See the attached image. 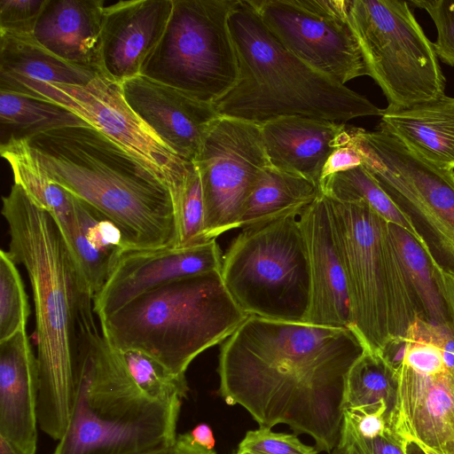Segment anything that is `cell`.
I'll use <instances>...</instances> for the list:
<instances>
[{
    "label": "cell",
    "instance_id": "1",
    "mask_svg": "<svg viewBox=\"0 0 454 454\" xmlns=\"http://www.w3.org/2000/svg\"><path fill=\"white\" fill-rule=\"evenodd\" d=\"M364 351L351 329L249 316L221 347L218 393L260 427L286 424L330 453L340 437L348 372Z\"/></svg>",
    "mask_w": 454,
    "mask_h": 454
},
{
    "label": "cell",
    "instance_id": "2",
    "mask_svg": "<svg viewBox=\"0 0 454 454\" xmlns=\"http://www.w3.org/2000/svg\"><path fill=\"white\" fill-rule=\"evenodd\" d=\"M2 201L10 235L7 252L26 270L35 306L38 424L59 441L73 408L81 326L95 314L94 294L52 215L16 184Z\"/></svg>",
    "mask_w": 454,
    "mask_h": 454
},
{
    "label": "cell",
    "instance_id": "3",
    "mask_svg": "<svg viewBox=\"0 0 454 454\" xmlns=\"http://www.w3.org/2000/svg\"><path fill=\"white\" fill-rule=\"evenodd\" d=\"M26 142L51 180L118 226L127 247H176L169 191L98 129L66 127Z\"/></svg>",
    "mask_w": 454,
    "mask_h": 454
},
{
    "label": "cell",
    "instance_id": "4",
    "mask_svg": "<svg viewBox=\"0 0 454 454\" xmlns=\"http://www.w3.org/2000/svg\"><path fill=\"white\" fill-rule=\"evenodd\" d=\"M229 27L239 75L214 106L223 117L262 125L290 116L344 123L381 115L365 97L311 68L270 30L250 0H239Z\"/></svg>",
    "mask_w": 454,
    "mask_h": 454
},
{
    "label": "cell",
    "instance_id": "5",
    "mask_svg": "<svg viewBox=\"0 0 454 454\" xmlns=\"http://www.w3.org/2000/svg\"><path fill=\"white\" fill-rule=\"evenodd\" d=\"M182 402L146 397L119 351L98 331L90 332L79 344L69 422L51 454H144L170 447Z\"/></svg>",
    "mask_w": 454,
    "mask_h": 454
},
{
    "label": "cell",
    "instance_id": "6",
    "mask_svg": "<svg viewBox=\"0 0 454 454\" xmlns=\"http://www.w3.org/2000/svg\"><path fill=\"white\" fill-rule=\"evenodd\" d=\"M227 292L221 271L182 278L135 298L99 319L118 350L142 351L177 376L248 317Z\"/></svg>",
    "mask_w": 454,
    "mask_h": 454
},
{
    "label": "cell",
    "instance_id": "7",
    "mask_svg": "<svg viewBox=\"0 0 454 454\" xmlns=\"http://www.w3.org/2000/svg\"><path fill=\"white\" fill-rule=\"evenodd\" d=\"M326 199L347 280L351 330L366 351L398 349L411 323L424 317L389 224L364 200Z\"/></svg>",
    "mask_w": 454,
    "mask_h": 454
},
{
    "label": "cell",
    "instance_id": "8",
    "mask_svg": "<svg viewBox=\"0 0 454 454\" xmlns=\"http://www.w3.org/2000/svg\"><path fill=\"white\" fill-rule=\"evenodd\" d=\"M221 276L247 316L304 323L311 282L299 216L244 228L223 257Z\"/></svg>",
    "mask_w": 454,
    "mask_h": 454
},
{
    "label": "cell",
    "instance_id": "9",
    "mask_svg": "<svg viewBox=\"0 0 454 454\" xmlns=\"http://www.w3.org/2000/svg\"><path fill=\"white\" fill-rule=\"evenodd\" d=\"M239 0H173L165 32L141 74L215 104L236 83L238 59L229 27Z\"/></svg>",
    "mask_w": 454,
    "mask_h": 454
},
{
    "label": "cell",
    "instance_id": "10",
    "mask_svg": "<svg viewBox=\"0 0 454 454\" xmlns=\"http://www.w3.org/2000/svg\"><path fill=\"white\" fill-rule=\"evenodd\" d=\"M348 19L369 76L387 107H409L444 95L446 81L434 44L408 2L349 0Z\"/></svg>",
    "mask_w": 454,
    "mask_h": 454
},
{
    "label": "cell",
    "instance_id": "11",
    "mask_svg": "<svg viewBox=\"0 0 454 454\" xmlns=\"http://www.w3.org/2000/svg\"><path fill=\"white\" fill-rule=\"evenodd\" d=\"M363 166L413 220L454 271V174L438 168L408 150L389 134L349 127Z\"/></svg>",
    "mask_w": 454,
    "mask_h": 454
},
{
    "label": "cell",
    "instance_id": "12",
    "mask_svg": "<svg viewBox=\"0 0 454 454\" xmlns=\"http://www.w3.org/2000/svg\"><path fill=\"white\" fill-rule=\"evenodd\" d=\"M59 104L74 112L149 170L169 191L173 204L189 162L179 158L136 114L120 83L98 74L86 85L25 81L10 90Z\"/></svg>",
    "mask_w": 454,
    "mask_h": 454
},
{
    "label": "cell",
    "instance_id": "13",
    "mask_svg": "<svg viewBox=\"0 0 454 454\" xmlns=\"http://www.w3.org/2000/svg\"><path fill=\"white\" fill-rule=\"evenodd\" d=\"M250 1L270 30L311 68L342 85L369 75L349 22V0Z\"/></svg>",
    "mask_w": 454,
    "mask_h": 454
},
{
    "label": "cell",
    "instance_id": "14",
    "mask_svg": "<svg viewBox=\"0 0 454 454\" xmlns=\"http://www.w3.org/2000/svg\"><path fill=\"white\" fill-rule=\"evenodd\" d=\"M202 185L207 241L239 228L248 196L270 165L260 125L221 116L192 161Z\"/></svg>",
    "mask_w": 454,
    "mask_h": 454
},
{
    "label": "cell",
    "instance_id": "15",
    "mask_svg": "<svg viewBox=\"0 0 454 454\" xmlns=\"http://www.w3.org/2000/svg\"><path fill=\"white\" fill-rule=\"evenodd\" d=\"M223 257L216 239L190 247L125 248L113 262L108 276L93 299L99 319L129 301L171 282L221 271Z\"/></svg>",
    "mask_w": 454,
    "mask_h": 454
},
{
    "label": "cell",
    "instance_id": "16",
    "mask_svg": "<svg viewBox=\"0 0 454 454\" xmlns=\"http://www.w3.org/2000/svg\"><path fill=\"white\" fill-rule=\"evenodd\" d=\"M121 86L136 114L185 161L195 160L208 132L221 117L214 104L142 74Z\"/></svg>",
    "mask_w": 454,
    "mask_h": 454
},
{
    "label": "cell",
    "instance_id": "17",
    "mask_svg": "<svg viewBox=\"0 0 454 454\" xmlns=\"http://www.w3.org/2000/svg\"><path fill=\"white\" fill-rule=\"evenodd\" d=\"M390 427L407 441L439 454L454 453V395L450 372L428 375L400 362Z\"/></svg>",
    "mask_w": 454,
    "mask_h": 454
},
{
    "label": "cell",
    "instance_id": "18",
    "mask_svg": "<svg viewBox=\"0 0 454 454\" xmlns=\"http://www.w3.org/2000/svg\"><path fill=\"white\" fill-rule=\"evenodd\" d=\"M172 10L173 0H127L106 5L100 73L120 84L140 75L165 32Z\"/></svg>",
    "mask_w": 454,
    "mask_h": 454
},
{
    "label": "cell",
    "instance_id": "19",
    "mask_svg": "<svg viewBox=\"0 0 454 454\" xmlns=\"http://www.w3.org/2000/svg\"><path fill=\"white\" fill-rule=\"evenodd\" d=\"M305 239L311 282L310 304L304 323L351 329L345 271L331 226L326 197L320 193L299 215Z\"/></svg>",
    "mask_w": 454,
    "mask_h": 454
},
{
    "label": "cell",
    "instance_id": "20",
    "mask_svg": "<svg viewBox=\"0 0 454 454\" xmlns=\"http://www.w3.org/2000/svg\"><path fill=\"white\" fill-rule=\"evenodd\" d=\"M39 371L27 331L0 341V436L19 454H35Z\"/></svg>",
    "mask_w": 454,
    "mask_h": 454
},
{
    "label": "cell",
    "instance_id": "21",
    "mask_svg": "<svg viewBox=\"0 0 454 454\" xmlns=\"http://www.w3.org/2000/svg\"><path fill=\"white\" fill-rule=\"evenodd\" d=\"M260 128L270 164L300 176L319 189L328 157L351 137L345 123L302 116L278 118Z\"/></svg>",
    "mask_w": 454,
    "mask_h": 454
},
{
    "label": "cell",
    "instance_id": "22",
    "mask_svg": "<svg viewBox=\"0 0 454 454\" xmlns=\"http://www.w3.org/2000/svg\"><path fill=\"white\" fill-rule=\"evenodd\" d=\"M103 0H48L32 36L61 59L100 73Z\"/></svg>",
    "mask_w": 454,
    "mask_h": 454
},
{
    "label": "cell",
    "instance_id": "23",
    "mask_svg": "<svg viewBox=\"0 0 454 454\" xmlns=\"http://www.w3.org/2000/svg\"><path fill=\"white\" fill-rule=\"evenodd\" d=\"M379 129L415 155L454 172V98L445 94L403 108L382 109Z\"/></svg>",
    "mask_w": 454,
    "mask_h": 454
},
{
    "label": "cell",
    "instance_id": "24",
    "mask_svg": "<svg viewBox=\"0 0 454 454\" xmlns=\"http://www.w3.org/2000/svg\"><path fill=\"white\" fill-rule=\"evenodd\" d=\"M98 74L61 59L32 34L0 32L1 90H10L25 81L86 85Z\"/></svg>",
    "mask_w": 454,
    "mask_h": 454
},
{
    "label": "cell",
    "instance_id": "25",
    "mask_svg": "<svg viewBox=\"0 0 454 454\" xmlns=\"http://www.w3.org/2000/svg\"><path fill=\"white\" fill-rule=\"evenodd\" d=\"M73 201L77 228L65 241L95 296L106 282L113 262L128 247L121 230L109 218L74 196Z\"/></svg>",
    "mask_w": 454,
    "mask_h": 454
},
{
    "label": "cell",
    "instance_id": "26",
    "mask_svg": "<svg viewBox=\"0 0 454 454\" xmlns=\"http://www.w3.org/2000/svg\"><path fill=\"white\" fill-rule=\"evenodd\" d=\"M321 190L309 180L268 165L243 207L239 228L300 215Z\"/></svg>",
    "mask_w": 454,
    "mask_h": 454
},
{
    "label": "cell",
    "instance_id": "27",
    "mask_svg": "<svg viewBox=\"0 0 454 454\" xmlns=\"http://www.w3.org/2000/svg\"><path fill=\"white\" fill-rule=\"evenodd\" d=\"M0 153L11 167L14 184L52 215L64 239H69L77 228L73 196L50 178L26 140L1 144Z\"/></svg>",
    "mask_w": 454,
    "mask_h": 454
},
{
    "label": "cell",
    "instance_id": "28",
    "mask_svg": "<svg viewBox=\"0 0 454 454\" xmlns=\"http://www.w3.org/2000/svg\"><path fill=\"white\" fill-rule=\"evenodd\" d=\"M1 144L66 127L90 126L69 109L44 99L0 90Z\"/></svg>",
    "mask_w": 454,
    "mask_h": 454
},
{
    "label": "cell",
    "instance_id": "29",
    "mask_svg": "<svg viewBox=\"0 0 454 454\" xmlns=\"http://www.w3.org/2000/svg\"><path fill=\"white\" fill-rule=\"evenodd\" d=\"M321 192L326 197L340 201L364 200L387 223L407 231L427 254L432 253L415 221L387 193L363 165L328 176L321 184Z\"/></svg>",
    "mask_w": 454,
    "mask_h": 454
},
{
    "label": "cell",
    "instance_id": "30",
    "mask_svg": "<svg viewBox=\"0 0 454 454\" xmlns=\"http://www.w3.org/2000/svg\"><path fill=\"white\" fill-rule=\"evenodd\" d=\"M396 391L395 368L381 353L365 350L348 372L343 411L384 403L391 416Z\"/></svg>",
    "mask_w": 454,
    "mask_h": 454
},
{
    "label": "cell",
    "instance_id": "31",
    "mask_svg": "<svg viewBox=\"0 0 454 454\" xmlns=\"http://www.w3.org/2000/svg\"><path fill=\"white\" fill-rule=\"evenodd\" d=\"M388 224L390 234L424 318L436 324L450 322L426 252L403 229L392 223Z\"/></svg>",
    "mask_w": 454,
    "mask_h": 454
},
{
    "label": "cell",
    "instance_id": "32",
    "mask_svg": "<svg viewBox=\"0 0 454 454\" xmlns=\"http://www.w3.org/2000/svg\"><path fill=\"white\" fill-rule=\"evenodd\" d=\"M118 350V349H117ZM133 381L149 399L168 402L184 399L189 392L184 376H177L149 355L137 350H118Z\"/></svg>",
    "mask_w": 454,
    "mask_h": 454
},
{
    "label": "cell",
    "instance_id": "33",
    "mask_svg": "<svg viewBox=\"0 0 454 454\" xmlns=\"http://www.w3.org/2000/svg\"><path fill=\"white\" fill-rule=\"evenodd\" d=\"M176 245L190 247L207 242L205 236V207L201 180L193 162H189L184 184L174 204Z\"/></svg>",
    "mask_w": 454,
    "mask_h": 454
},
{
    "label": "cell",
    "instance_id": "34",
    "mask_svg": "<svg viewBox=\"0 0 454 454\" xmlns=\"http://www.w3.org/2000/svg\"><path fill=\"white\" fill-rule=\"evenodd\" d=\"M30 307L16 263L7 251H0V341L25 330Z\"/></svg>",
    "mask_w": 454,
    "mask_h": 454
},
{
    "label": "cell",
    "instance_id": "35",
    "mask_svg": "<svg viewBox=\"0 0 454 454\" xmlns=\"http://www.w3.org/2000/svg\"><path fill=\"white\" fill-rule=\"evenodd\" d=\"M238 450L251 454H317L316 448L301 442L295 434L277 433L265 427L247 431Z\"/></svg>",
    "mask_w": 454,
    "mask_h": 454
},
{
    "label": "cell",
    "instance_id": "36",
    "mask_svg": "<svg viewBox=\"0 0 454 454\" xmlns=\"http://www.w3.org/2000/svg\"><path fill=\"white\" fill-rule=\"evenodd\" d=\"M424 9L432 18L437 30L434 43V51L440 59L454 67V0L412 1Z\"/></svg>",
    "mask_w": 454,
    "mask_h": 454
},
{
    "label": "cell",
    "instance_id": "37",
    "mask_svg": "<svg viewBox=\"0 0 454 454\" xmlns=\"http://www.w3.org/2000/svg\"><path fill=\"white\" fill-rule=\"evenodd\" d=\"M48 0H0V32L32 34Z\"/></svg>",
    "mask_w": 454,
    "mask_h": 454
},
{
    "label": "cell",
    "instance_id": "38",
    "mask_svg": "<svg viewBox=\"0 0 454 454\" xmlns=\"http://www.w3.org/2000/svg\"><path fill=\"white\" fill-rule=\"evenodd\" d=\"M400 362L428 375L450 372L442 349L427 341L403 342L395 358L396 364Z\"/></svg>",
    "mask_w": 454,
    "mask_h": 454
},
{
    "label": "cell",
    "instance_id": "39",
    "mask_svg": "<svg viewBox=\"0 0 454 454\" xmlns=\"http://www.w3.org/2000/svg\"><path fill=\"white\" fill-rule=\"evenodd\" d=\"M427 341L442 349L450 372L454 371V329L450 322L436 324L417 317L408 328L404 341Z\"/></svg>",
    "mask_w": 454,
    "mask_h": 454
},
{
    "label": "cell",
    "instance_id": "40",
    "mask_svg": "<svg viewBox=\"0 0 454 454\" xmlns=\"http://www.w3.org/2000/svg\"><path fill=\"white\" fill-rule=\"evenodd\" d=\"M350 131V129H349ZM351 136V134H350ZM363 164V158L358 149L350 141L342 146L335 149L328 157L323 168L321 184L328 176L347 171ZM321 189V185H320Z\"/></svg>",
    "mask_w": 454,
    "mask_h": 454
},
{
    "label": "cell",
    "instance_id": "41",
    "mask_svg": "<svg viewBox=\"0 0 454 454\" xmlns=\"http://www.w3.org/2000/svg\"><path fill=\"white\" fill-rule=\"evenodd\" d=\"M433 278L444 302L449 321L454 329V271L443 267L434 254L427 255Z\"/></svg>",
    "mask_w": 454,
    "mask_h": 454
},
{
    "label": "cell",
    "instance_id": "42",
    "mask_svg": "<svg viewBox=\"0 0 454 454\" xmlns=\"http://www.w3.org/2000/svg\"><path fill=\"white\" fill-rule=\"evenodd\" d=\"M358 436L365 445L368 454H407V440L390 426L374 437L364 438L359 434Z\"/></svg>",
    "mask_w": 454,
    "mask_h": 454
},
{
    "label": "cell",
    "instance_id": "43",
    "mask_svg": "<svg viewBox=\"0 0 454 454\" xmlns=\"http://www.w3.org/2000/svg\"><path fill=\"white\" fill-rule=\"evenodd\" d=\"M330 454H368L362 439L345 417L342 419L339 440Z\"/></svg>",
    "mask_w": 454,
    "mask_h": 454
},
{
    "label": "cell",
    "instance_id": "44",
    "mask_svg": "<svg viewBox=\"0 0 454 454\" xmlns=\"http://www.w3.org/2000/svg\"><path fill=\"white\" fill-rule=\"evenodd\" d=\"M170 454H216V452L195 443L189 432H187L177 434Z\"/></svg>",
    "mask_w": 454,
    "mask_h": 454
},
{
    "label": "cell",
    "instance_id": "45",
    "mask_svg": "<svg viewBox=\"0 0 454 454\" xmlns=\"http://www.w3.org/2000/svg\"><path fill=\"white\" fill-rule=\"evenodd\" d=\"M192 441L198 445L213 450L215 439L212 428L207 423H200L189 432Z\"/></svg>",
    "mask_w": 454,
    "mask_h": 454
},
{
    "label": "cell",
    "instance_id": "46",
    "mask_svg": "<svg viewBox=\"0 0 454 454\" xmlns=\"http://www.w3.org/2000/svg\"><path fill=\"white\" fill-rule=\"evenodd\" d=\"M406 450L407 454H439L414 441H407Z\"/></svg>",
    "mask_w": 454,
    "mask_h": 454
},
{
    "label": "cell",
    "instance_id": "47",
    "mask_svg": "<svg viewBox=\"0 0 454 454\" xmlns=\"http://www.w3.org/2000/svg\"><path fill=\"white\" fill-rule=\"evenodd\" d=\"M0 454H19L14 448L2 436H0Z\"/></svg>",
    "mask_w": 454,
    "mask_h": 454
},
{
    "label": "cell",
    "instance_id": "48",
    "mask_svg": "<svg viewBox=\"0 0 454 454\" xmlns=\"http://www.w3.org/2000/svg\"><path fill=\"white\" fill-rule=\"evenodd\" d=\"M172 446L167 447V448H161V449L154 450L144 453V454H170L171 453V450H172Z\"/></svg>",
    "mask_w": 454,
    "mask_h": 454
},
{
    "label": "cell",
    "instance_id": "49",
    "mask_svg": "<svg viewBox=\"0 0 454 454\" xmlns=\"http://www.w3.org/2000/svg\"><path fill=\"white\" fill-rule=\"evenodd\" d=\"M450 377H451V384H452V389H453V395H454V371L450 372Z\"/></svg>",
    "mask_w": 454,
    "mask_h": 454
},
{
    "label": "cell",
    "instance_id": "50",
    "mask_svg": "<svg viewBox=\"0 0 454 454\" xmlns=\"http://www.w3.org/2000/svg\"><path fill=\"white\" fill-rule=\"evenodd\" d=\"M235 454H251L249 452H247V451H244V450H238L237 452Z\"/></svg>",
    "mask_w": 454,
    "mask_h": 454
},
{
    "label": "cell",
    "instance_id": "51",
    "mask_svg": "<svg viewBox=\"0 0 454 454\" xmlns=\"http://www.w3.org/2000/svg\"><path fill=\"white\" fill-rule=\"evenodd\" d=\"M452 454H454V453H452Z\"/></svg>",
    "mask_w": 454,
    "mask_h": 454
},
{
    "label": "cell",
    "instance_id": "52",
    "mask_svg": "<svg viewBox=\"0 0 454 454\" xmlns=\"http://www.w3.org/2000/svg\"><path fill=\"white\" fill-rule=\"evenodd\" d=\"M453 174H454V172H453Z\"/></svg>",
    "mask_w": 454,
    "mask_h": 454
}]
</instances>
